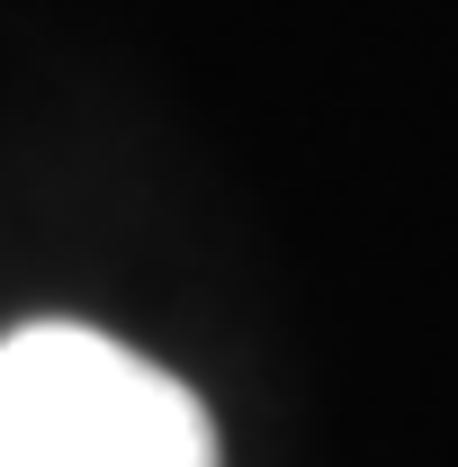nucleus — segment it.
<instances>
[{"label":"nucleus","mask_w":458,"mask_h":467,"mask_svg":"<svg viewBox=\"0 0 458 467\" xmlns=\"http://www.w3.org/2000/svg\"><path fill=\"white\" fill-rule=\"evenodd\" d=\"M0 450L18 467H216V422L144 350L18 324L0 342Z\"/></svg>","instance_id":"obj_1"},{"label":"nucleus","mask_w":458,"mask_h":467,"mask_svg":"<svg viewBox=\"0 0 458 467\" xmlns=\"http://www.w3.org/2000/svg\"><path fill=\"white\" fill-rule=\"evenodd\" d=\"M0 467H18V459H9V450H0Z\"/></svg>","instance_id":"obj_2"}]
</instances>
